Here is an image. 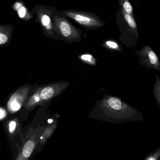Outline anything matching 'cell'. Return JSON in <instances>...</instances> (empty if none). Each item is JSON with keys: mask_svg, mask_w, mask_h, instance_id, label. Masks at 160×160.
<instances>
[{"mask_svg": "<svg viewBox=\"0 0 160 160\" xmlns=\"http://www.w3.org/2000/svg\"><path fill=\"white\" fill-rule=\"evenodd\" d=\"M101 111L102 118L112 123L144 121L139 110L116 96H106L101 103Z\"/></svg>", "mask_w": 160, "mask_h": 160, "instance_id": "cell-1", "label": "cell"}, {"mask_svg": "<svg viewBox=\"0 0 160 160\" xmlns=\"http://www.w3.org/2000/svg\"><path fill=\"white\" fill-rule=\"evenodd\" d=\"M116 24L121 34L118 39L128 48L136 47L139 39L138 26L134 17L119 8L116 14Z\"/></svg>", "mask_w": 160, "mask_h": 160, "instance_id": "cell-2", "label": "cell"}, {"mask_svg": "<svg viewBox=\"0 0 160 160\" xmlns=\"http://www.w3.org/2000/svg\"><path fill=\"white\" fill-rule=\"evenodd\" d=\"M60 11L68 18L88 30L98 29L106 24L100 17L95 13L75 9H65Z\"/></svg>", "mask_w": 160, "mask_h": 160, "instance_id": "cell-3", "label": "cell"}, {"mask_svg": "<svg viewBox=\"0 0 160 160\" xmlns=\"http://www.w3.org/2000/svg\"><path fill=\"white\" fill-rule=\"evenodd\" d=\"M31 10L34 13L43 32L48 35L53 36L56 33L54 24V15L57 10L56 8L37 4L31 8Z\"/></svg>", "mask_w": 160, "mask_h": 160, "instance_id": "cell-4", "label": "cell"}, {"mask_svg": "<svg viewBox=\"0 0 160 160\" xmlns=\"http://www.w3.org/2000/svg\"><path fill=\"white\" fill-rule=\"evenodd\" d=\"M54 30L62 36L68 39H77L80 36L81 31L77 29L67 17L57 10L54 21Z\"/></svg>", "mask_w": 160, "mask_h": 160, "instance_id": "cell-5", "label": "cell"}, {"mask_svg": "<svg viewBox=\"0 0 160 160\" xmlns=\"http://www.w3.org/2000/svg\"><path fill=\"white\" fill-rule=\"evenodd\" d=\"M139 58L141 65L146 67L148 70L151 69L160 71V61L157 53L149 45L144 46L142 49L135 51Z\"/></svg>", "mask_w": 160, "mask_h": 160, "instance_id": "cell-6", "label": "cell"}, {"mask_svg": "<svg viewBox=\"0 0 160 160\" xmlns=\"http://www.w3.org/2000/svg\"><path fill=\"white\" fill-rule=\"evenodd\" d=\"M11 8L17 13L20 19L25 21L32 19L35 15L32 10H29L24 2L21 0L14 2L11 6Z\"/></svg>", "mask_w": 160, "mask_h": 160, "instance_id": "cell-7", "label": "cell"}, {"mask_svg": "<svg viewBox=\"0 0 160 160\" xmlns=\"http://www.w3.org/2000/svg\"><path fill=\"white\" fill-rule=\"evenodd\" d=\"M35 146V142L34 140H28L23 148L16 160H28L32 155Z\"/></svg>", "mask_w": 160, "mask_h": 160, "instance_id": "cell-8", "label": "cell"}, {"mask_svg": "<svg viewBox=\"0 0 160 160\" xmlns=\"http://www.w3.org/2000/svg\"><path fill=\"white\" fill-rule=\"evenodd\" d=\"M12 25L9 24L1 25L0 26V44L3 45L8 41L9 33L13 30Z\"/></svg>", "mask_w": 160, "mask_h": 160, "instance_id": "cell-9", "label": "cell"}, {"mask_svg": "<svg viewBox=\"0 0 160 160\" xmlns=\"http://www.w3.org/2000/svg\"><path fill=\"white\" fill-rule=\"evenodd\" d=\"M104 46L111 51L123 53V49L120 44L115 39H111L107 40L104 43Z\"/></svg>", "mask_w": 160, "mask_h": 160, "instance_id": "cell-10", "label": "cell"}, {"mask_svg": "<svg viewBox=\"0 0 160 160\" xmlns=\"http://www.w3.org/2000/svg\"><path fill=\"white\" fill-rule=\"evenodd\" d=\"M118 2L119 7L124 9L128 14L134 17L133 7L129 0H118Z\"/></svg>", "mask_w": 160, "mask_h": 160, "instance_id": "cell-11", "label": "cell"}, {"mask_svg": "<svg viewBox=\"0 0 160 160\" xmlns=\"http://www.w3.org/2000/svg\"><path fill=\"white\" fill-rule=\"evenodd\" d=\"M153 93L155 99L160 108V78L157 75L153 86Z\"/></svg>", "mask_w": 160, "mask_h": 160, "instance_id": "cell-12", "label": "cell"}, {"mask_svg": "<svg viewBox=\"0 0 160 160\" xmlns=\"http://www.w3.org/2000/svg\"><path fill=\"white\" fill-rule=\"evenodd\" d=\"M54 94V90L51 87H46L41 90L40 96L43 99L50 98Z\"/></svg>", "mask_w": 160, "mask_h": 160, "instance_id": "cell-13", "label": "cell"}, {"mask_svg": "<svg viewBox=\"0 0 160 160\" xmlns=\"http://www.w3.org/2000/svg\"><path fill=\"white\" fill-rule=\"evenodd\" d=\"M143 160H160V147L150 153Z\"/></svg>", "mask_w": 160, "mask_h": 160, "instance_id": "cell-14", "label": "cell"}, {"mask_svg": "<svg viewBox=\"0 0 160 160\" xmlns=\"http://www.w3.org/2000/svg\"><path fill=\"white\" fill-rule=\"evenodd\" d=\"M81 58L84 61H87L89 62H92L93 64L95 63L94 57L90 54H84V55H82Z\"/></svg>", "mask_w": 160, "mask_h": 160, "instance_id": "cell-15", "label": "cell"}, {"mask_svg": "<svg viewBox=\"0 0 160 160\" xmlns=\"http://www.w3.org/2000/svg\"><path fill=\"white\" fill-rule=\"evenodd\" d=\"M20 104L16 101H13L10 104V107L13 111H17L20 108Z\"/></svg>", "mask_w": 160, "mask_h": 160, "instance_id": "cell-16", "label": "cell"}, {"mask_svg": "<svg viewBox=\"0 0 160 160\" xmlns=\"http://www.w3.org/2000/svg\"><path fill=\"white\" fill-rule=\"evenodd\" d=\"M16 128V122L14 121H11L9 124V131L10 133H13Z\"/></svg>", "mask_w": 160, "mask_h": 160, "instance_id": "cell-17", "label": "cell"}, {"mask_svg": "<svg viewBox=\"0 0 160 160\" xmlns=\"http://www.w3.org/2000/svg\"><path fill=\"white\" fill-rule=\"evenodd\" d=\"M7 115V113L5 110L3 109V108H1L0 109V118L1 120H2L6 117Z\"/></svg>", "mask_w": 160, "mask_h": 160, "instance_id": "cell-18", "label": "cell"}, {"mask_svg": "<svg viewBox=\"0 0 160 160\" xmlns=\"http://www.w3.org/2000/svg\"><path fill=\"white\" fill-rule=\"evenodd\" d=\"M35 99L36 101L38 102L39 101V97H36L35 98Z\"/></svg>", "mask_w": 160, "mask_h": 160, "instance_id": "cell-19", "label": "cell"}, {"mask_svg": "<svg viewBox=\"0 0 160 160\" xmlns=\"http://www.w3.org/2000/svg\"><path fill=\"white\" fill-rule=\"evenodd\" d=\"M53 122V120L52 119H49V120H48V122H49V123H51L52 122Z\"/></svg>", "mask_w": 160, "mask_h": 160, "instance_id": "cell-20", "label": "cell"}]
</instances>
